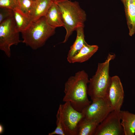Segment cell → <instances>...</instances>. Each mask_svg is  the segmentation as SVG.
<instances>
[{
	"label": "cell",
	"mask_w": 135,
	"mask_h": 135,
	"mask_svg": "<svg viewBox=\"0 0 135 135\" xmlns=\"http://www.w3.org/2000/svg\"><path fill=\"white\" fill-rule=\"evenodd\" d=\"M14 18L16 29L20 32L26 30L32 22L29 16L23 13L20 10L14 11Z\"/></svg>",
	"instance_id": "obj_17"
},
{
	"label": "cell",
	"mask_w": 135,
	"mask_h": 135,
	"mask_svg": "<svg viewBox=\"0 0 135 135\" xmlns=\"http://www.w3.org/2000/svg\"><path fill=\"white\" fill-rule=\"evenodd\" d=\"M122 3H123L124 1V0H120Z\"/></svg>",
	"instance_id": "obj_23"
},
{
	"label": "cell",
	"mask_w": 135,
	"mask_h": 135,
	"mask_svg": "<svg viewBox=\"0 0 135 135\" xmlns=\"http://www.w3.org/2000/svg\"><path fill=\"white\" fill-rule=\"evenodd\" d=\"M47 23L51 27L56 28L64 26L61 12L58 5L53 2L45 16Z\"/></svg>",
	"instance_id": "obj_12"
},
{
	"label": "cell",
	"mask_w": 135,
	"mask_h": 135,
	"mask_svg": "<svg viewBox=\"0 0 135 135\" xmlns=\"http://www.w3.org/2000/svg\"><path fill=\"white\" fill-rule=\"evenodd\" d=\"M14 16L13 10L6 8H0V24L7 19Z\"/></svg>",
	"instance_id": "obj_20"
},
{
	"label": "cell",
	"mask_w": 135,
	"mask_h": 135,
	"mask_svg": "<svg viewBox=\"0 0 135 135\" xmlns=\"http://www.w3.org/2000/svg\"><path fill=\"white\" fill-rule=\"evenodd\" d=\"M14 16L0 24V49L8 58L11 56L10 47L21 42Z\"/></svg>",
	"instance_id": "obj_5"
},
{
	"label": "cell",
	"mask_w": 135,
	"mask_h": 135,
	"mask_svg": "<svg viewBox=\"0 0 135 135\" xmlns=\"http://www.w3.org/2000/svg\"><path fill=\"white\" fill-rule=\"evenodd\" d=\"M20 10L26 15L29 16L32 6V0H18Z\"/></svg>",
	"instance_id": "obj_19"
},
{
	"label": "cell",
	"mask_w": 135,
	"mask_h": 135,
	"mask_svg": "<svg viewBox=\"0 0 135 135\" xmlns=\"http://www.w3.org/2000/svg\"><path fill=\"white\" fill-rule=\"evenodd\" d=\"M98 124L82 118L78 122L76 128V135H94Z\"/></svg>",
	"instance_id": "obj_16"
},
{
	"label": "cell",
	"mask_w": 135,
	"mask_h": 135,
	"mask_svg": "<svg viewBox=\"0 0 135 135\" xmlns=\"http://www.w3.org/2000/svg\"><path fill=\"white\" fill-rule=\"evenodd\" d=\"M32 0L33 1V0Z\"/></svg>",
	"instance_id": "obj_24"
},
{
	"label": "cell",
	"mask_w": 135,
	"mask_h": 135,
	"mask_svg": "<svg viewBox=\"0 0 135 135\" xmlns=\"http://www.w3.org/2000/svg\"><path fill=\"white\" fill-rule=\"evenodd\" d=\"M56 116L60 118L66 135H76L78 124L83 118L82 113L75 110L70 102L60 105Z\"/></svg>",
	"instance_id": "obj_6"
},
{
	"label": "cell",
	"mask_w": 135,
	"mask_h": 135,
	"mask_svg": "<svg viewBox=\"0 0 135 135\" xmlns=\"http://www.w3.org/2000/svg\"><path fill=\"white\" fill-rule=\"evenodd\" d=\"M123 4L129 35L132 36L135 33V0H124Z\"/></svg>",
	"instance_id": "obj_14"
},
{
	"label": "cell",
	"mask_w": 135,
	"mask_h": 135,
	"mask_svg": "<svg viewBox=\"0 0 135 135\" xmlns=\"http://www.w3.org/2000/svg\"><path fill=\"white\" fill-rule=\"evenodd\" d=\"M4 131V128L2 124L0 125V134H2L3 133Z\"/></svg>",
	"instance_id": "obj_21"
},
{
	"label": "cell",
	"mask_w": 135,
	"mask_h": 135,
	"mask_svg": "<svg viewBox=\"0 0 135 135\" xmlns=\"http://www.w3.org/2000/svg\"><path fill=\"white\" fill-rule=\"evenodd\" d=\"M0 8H9L14 11L20 10L18 0H0Z\"/></svg>",
	"instance_id": "obj_18"
},
{
	"label": "cell",
	"mask_w": 135,
	"mask_h": 135,
	"mask_svg": "<svg viewBox=\"0 0 135 135\" xmlns=\"http://www.w3.org/2000/svg\"><path fill=\"white\" fill-rule=\"evenodd\" d=\"M57 4L60 9L64 27L66 32L64 40L62 42L64 43L74 31L80 26H84L86 14L76 1L66 0Z\"/></svg>",
	"instance_id": "obj_3"
},
{
	"label": "cell",
	"mask_w": 135,
	"mask_h": 135,
	"mask_svg": "<svg viewBox=\"0 0 135 135\" xmlns=\"http://www.w3.org/2000/svg\"><path fill=\"white\" fill-rule=\"evenodd\" d=\"M98 48V47L97 45H89L86 43L77 54L67 58L68 61L70 63L85 62L93 56L97 51Z\"/></svg>",
	"instance_id": "obj_11"
},
{
	"label": "cell",
	"mask_w": 135,
	"mask_h": 135,
	"mask_svg": "<svg viewBox=\"0 0 135 135\" xmlns=\"http://www.w3.org/2000/svg\"><path fill=\"white\" fill-rule=\"evenodd\" d=\"M106 97L113 110L119 112L124 102V93L122 84L118 76L111 77Z\"/></svg>",
	"instance_id": "obj_9"
},
{
	"label": "cell",
	"mask_w": 135,
	"mask_h": 135,
	"mask_svg": "<svg viewBox=\"0 0 135 135\" xmlns=\"http://www.w3.org/2000/svg\"><path fill=\"white\" fill-rule=\"evenodd\" d=\"M119 114L124 135H134L135 134V114L128 111L121 110Z\"/></svg>",
	"instance_id": "obj_13"
},
{
	"label": "cell",
	"mask_w": 135,
	"mask_h": 135,
	"mask_svg": "<svg viewBox=\"0 0 135 135\" xmlns=\"http://www.w3.org/2000/svg\"><path fill=\"white\" fill-rule=\"evenodd\" d=\"M84 26L78 28L76 30L77 35L76 40L71 46L67 58L74 56L77 54L86 43L84 40Z\"/></svg>",
	"instance_id": "obj_15"
},
{
	"label": "cell",
	"mask_w": 135,
	"mask_h": 135,
	"mask_svg": "<svg viewBox=\"0 0 135 135\" xmlns=\"http://www.w3.org/2000/svg\"><path fill=\"white\" fill-rule=\"evenodd\" d=\"M55 29L47 23L45 16L32 22L29 27L22 32V42L36 50L42 46L55 33Z\"/></svg>",
	"instance_id": "obj_4"
},
{
	"label": "cell",
	"mask_w": 135,
	"mask_h": 135,
	"mask_svg": "<svg viewBox=\"0 0 135 135\" xmlns=\"http://www.w3.org/2000/svg\"><path fill=\"white\" fill-rule=\"evenodd\" d=\"M119 112L113 111L97 126L94 135H123Z\"/></svg>",
	"instance_id": "obj_8"
},
{
	"label": "cell",
	"mask_w": 135,
	"mask_h": 135,
	"mask_svg": "<svg viewBox=\"0 0 135 135\" xmlns=\"http://www.w3.org/2000/svg\"><path fill=\"white\" fill-rule=\"evenodd\" d=\"M81 112L83 118L99 124L113 111L106 97L96 98Z\"/></svg>",
	"instance_id": "obj_7"
},
{
	"label": "cell",
	"mask_w": 135,
	"mask_h": 135,
	"mask_svg": "<svg viewBox=\"0 0 135 135\" xmlns=\"http://www.w3.org/2000/svg\"><path fill=\"white\" fill-rule=\"evenodd\" d=\"M52 0L54 2L57 4L58 2L64 1L66 0Z\"/></svg>",
	"instance_id": "obj_22"
},
{
	"label": "cell",
	"mask_w": 135,
	"mask_h": 135,
	"mask_svg": "<svg viewBox=\"0 0 135 135\" xmlns=\"http://www.w3.org/2000/svg\"><path fill=\"white\" fill-rule=\"evenodd\" d=\"M89 81L88 74L84 70L70 76L64 84L63 101L70 102L75 110L81 112L91 103L88 96Z\"/></svg>",
	"instance_id": "obj_1"
},
{
	"label": "cell",
	"mask_w": 135,
	"mask_h": 135,
	"mask_svg": "<svg viewBox=\"0 0 135 135\" xmlns=\"http://www.w3.org/2000/svg\"><path fill=\"white\" fill-rule=\"evenodd\" d=\"M114 54H109L105 61L98 63L95 74L89 80L88 94L92 100L106 96L111 82L109 75L110 62L115 58Z\"/></svg>",
	"instance_id": "obj_2"
},
{
	"label": "cell",
	"mask_w": 135,
	"mask_h": 135,
	"mask_svg": "<svg viewBox=\"0 0 135 135\" xmlns=\"http://www.w3.org/2000/svg\"><path fill=\"white\" fill-rule=\"evenodd\" d=\"M52 0H34L33 1L29 16L32 22L45 16L53 3Z\"/></svg>",
	"instance_id": "obj_10"
}]
</instances>
